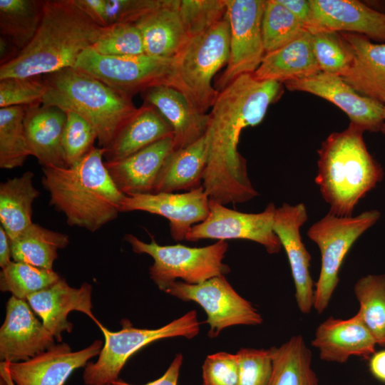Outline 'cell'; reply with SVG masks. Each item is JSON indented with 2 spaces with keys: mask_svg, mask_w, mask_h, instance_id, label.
Masks as SVG:
<instances>
[{
  "mask_svg": "<svg viewBox=\"0 0 385 385\" xmlns=\"http://www.w3.org/2000/svg\"><path fill=\"white\" fill-rule=\"evenodd\" d=\"M283 93L282 83L239 76L219 91L205 133L208 158L202 186L210 200L222 205L247 202L258 195L237 146L244 128L260 124Z\"/></svg>",
  "mask_w": 385,
  "mask_h": 385,
  "instance_id": "obj_1",
  "label": "cell"
},
{
  "mask_svg": "<svg viewBox=\"0 0 385 385\" xmlns=\"http://www.w3.org/2000/svg\"><path fill=\"white\" fill-rule=\"evenodd\" d=\"M103 29L73 0H45L36 35L14 59L1 65L0 80L43 76L73 67Z\"/></svg>",
  "mask_w": 385,
  "mask_h": 385,
  "instance_id": "obj_2",
  "label": "cell"
},
{
  "mask_svg": "<svg viewBox=\"0 0 385 385\" xmlns=\"http://www.w3.org/2000/svg\"><path fill=\"white\" fill-rule=\"evenodd\" d=\"M105 149L94 147L71 167H42L41 183L49 204L70 226L96 232L115 220L125 197L103 161Z\"/></svg>",
  "mask_w": 385,
  "mask_h": 385,
  "instance_id": "obj_3",
  "label": "cell"
},
{
  "mask_svg": "<svg viewBox=\"0 0 385 385\" xmlns=\"http://www.w3.org/2000/svg\"><path fill=\"white\" fill-rule=\"evenodd\" d=\"M364 132L350 123L343 131L331 133L318 150L315 183L329 212L337 216H351L359 201L383 179V169L369 153Z\"/></svg>",
  "mask_w": 385,
  "mask_h": 385,
  "instance_id": "obj_4",
  "label": "cell"
},
{
  "mask_svg": "<svg viewBox=\"0 0 385 385\" xmlns=\"http://www.w3.org/2000/svg\"><path fill=\"white\" fill-rule=\"evenodd\" d=\"M47 90L42 103L74 112L93 128L99 148L106 149L135 112L132 98L73 67L43 77Z\"/></svg>",
  "mask_w": 385,
  "mask_h": 385,
  "instance_id": "obj_5",
  "label": "cell"
},
{
  "mask_svg": "<svg viewBox=\"0 0 385 385\" xmlns=\"http://www.w3.org/2000/svg\"><path fill=\"white\" fill-rule=\"evenodd\" d=\"M230 55V26L225 16L204 34L189 40L174 58L171 86L182 92L200 113L213 106L219 91L212 86Z\"/></svg>",
  "mask_w": 385,
  "mask_h": 385,
  "instance_id": "obj_6",
  "label": "cell"
},
{
  "mask_svg": "<svg viewBox=\"0 0 385 385\" xmlns=\"http://www.w3.org/2000/svg\"><path fill=\"white\" fill-rule=\"evenodd\" d=\"M124 239L134 252L146 254L154 260L149 268L150 279L160 290L165 292L177 279L191 284H200L214 277L225 275L230 267L222 261L228 249L225 240L202 247L183 245H160L151 237L145 242L132 234Z\"/></svg>",
  "mask_w": 385,
  "mask_h": 385,
  "instance_id": "obj_7",
  "label": "cell"
},
{
  "mask_svg": "<svg viewBox=\"0 0 385 385\" xmlns=\"http://www.w3.org/2000/svg\"><path fill=\"white\" fill-rule=\"evenodd\" d=\"M121 329L111 332L100 322L97 324L105 342L98 358L88 362L83 372L85 385H107L118 379L128 359L140 349L157 340L183 337L192 339L200 331V322L195 310L158 329L134 327L127 319L120 321Z\"/></svg>",
  "mask_w": 385,
  "mask_h": 385,
  "instance_id": "obj_8",
  "label": "cell"
},
{
  "mask_svg": "<svg viewBox=\"0 0 385 385\" xmlns=\"http://www.w3.org/2000/svg\"><path fill=\"white\" fill-rule=\"evenodd\" d=\"M376 210L356 216H337L328 213L307 231L321 253V270L314 288L313 308L321 314L328 307L339 281L344 260L356 240L380 218Z\"/></svg>",
  "mask_w": 385,
  "mask_h": 385,
  "instance_id": "obj_9",
  "label": "cell"
},
{
  "mask_svg": "<svg viewBox=\"0 0 385 385\" xmlns=\"http://www.w3.org/2000/svg\"><path fill=\"white\" fill-rule=\"evenodd\" d=\"M73 68L132 98L155 86H171L174 58H158L146 54L106 56L88 48L78 56Z\"/></svg>",
  "mask_w": 385,
  "mask_h": 385,
  "instance_id": "obj_10",
  "label": "cell"
},
{
  "mask_svg": "<svg viewBox=\"0 0 385 385\" xmlns=\"http://www.w3.org/2000/svg\"><path fill=\"white\" fill-rule=\"evenodd\" d=\"M165 292L182 301H192L200 305L207 316L208 336L211 338L217 337L228 327L262 323L257 309L234 289L225 275L195 284L176 280Z\"/></svg>",
  "mask_w": 385,
  "mask_h": 385,
  "instance_id": "obj_11",
  "label": "cell"
},
{
  "mask_svg": "<svg viewBox=\"0 0 385 385\" xmlns=\"http://www.w3.org/2000/svg\"><path fill=\"white\" fill-rule=\"evenodd\" d=\"M264 0H226L230 26V55L225 70L217 81L220 91L235 78L253 73L265 54L262 19Z\"/></svg>",
  "mask_w": 385,
  "mask_h": 385,
  "instance_id": "obj_12",
  "label": "cell"
},
{
  "mask_svg": "<svg viewBox=\"0 0 385 385\" xmlns=\"http://www.w3.org/2000/svg\"><path fill=\"white\" fill-rule=\"evenodd\" d=\"M209 207L206 219L195 225L185 240L240 239L262 245L270 254H277L281 250L282 245L273 230L277 208L273 202L258 213L242 212L210 200Z\"/></svg>",
  "mask_w": 385,
  "mask_h": 385,
  "instance_id": "obj_13",
  "label": "cell"
},
{
  "mask_svg": "<svg viewBox=\"0 0 385 385\" xmlns=\"http://www.w3.org/2000/svg\"><path fill=\"white\" fill-rule=\"evenodd\" d=\"M210 198L202 186L185 192H152L125 195L120 212L144 211L165 217L175 241L185 240L191 228L209 214Z\"/></svg>",
  "mask_w": 385,
  "mask_h": 385,
  "instance_id": "obj_14",
  "label": "cell"
},
{
  "mask_svg": "<svg viewBox=\"0 0 385 385\" xmlns=\"http://www.w3.org/2000/svg\"><path fill=\"white\" fill-rule=\"evenodd\" d=\"M284 84L289 91L309 93L332 103L364 131L381 130L384 105L359 93L338 75L320 71Z\"/></svg>",
  "mask_w": 385,
  "mask_h": 385,
  "instance_id": "obj_15",
  "label": "cell"
},
{
  "mask_svg": "<svg viewBox=\"0 0 385 385\" xmlns=\"http://www.w3.org/2000/svg\"><path fill=\"white\" fill-rule=\"evenodd\" d=\"M307 219L303 203L291 205L284 202L276 208L273 222L274 232L288 258L297 307L304 314H309L313 307L315 288L309 272L311 255L300 235V228Z\"/></svg>",
  "mask_w": 385,
  "mask_h": 385,
  "instance_id": "obj_16",
  "label": "cell"
},
{
  "mask_svg": "<svg viewBox=\"0 0 385 385\" xmlns=\"http://www.w3.org/2000/svg\"><path fill=\"white\" fill-rule=\"evenodd\" d=\"M26 300L11 296L0 329V359L26 361L55 345V338L35 316Z\"/></svg>",
  "mask_w": 385,
  "mask_h": 385,
  "instance_id": "obj_17",
  "label": "cell"
},
{
  "mask_svg": "<svg viewBox=\"0 0 385 385\" xmlns=\"http://www.w3.org/2000/svg\"><path fill=\"white\" fill-rule=\"evenodd\" d=\"M102 347L103 342L96 340L73 351L68 344L59 342L26 361L8 362L9 372L16 385H64L71 374L85 367Z\"/></svg>",
  "mask_w": 385,
  "mask_h": 385,
  "instance_id": "obj_18",
  "label": "cell"
},
{
  "mask_svg": "<svg viewBox=\"0 0 385 385\" xmlns=\"http://www.w3.org/2000/svg\"><path fill=\"white\" fill-rule=\"evenodd\" d=\"M310 3L309 32L353 33L385 43V13L356 0H310Z\"/></svg>",
  "mask_w": 385,
  "mask_h": 385,
  "instance_id": "obj_19",
  "label": "cell"
},
{
  "mask_svg": "<svg viewBox=\"0 0 385 385\" xmlns=\"http://www.w3.org/2000/svg\"><path fill=\"white\" fill-rule=\"evenodd\" d=\"M91 293L92 286L89 283H83L76 288L61 278L50 287L30 295L26 302L55 339L61 342L62 333H70L73 329L72 323L67 319L71 311L86 314L96 324L99 322L92 312Z\"/></svg>",
  "mask_w": 385,
  "mask_h": 385,
  "instance_id": "obj_20",
  "label": "cell"
},
{
  "mask_svg": "<svg viewBox=\"0 0 385 385\" xmlns=\"http://www.w3.org/2000/svg\"><path fill=\"white\" fill-rule=\"evenodd\" d=\"M311 344L322 360L342 364L352 356L371 357L377 344L356 313L346 319L328 317L318 325Z\"/></svg>",
  "mask_w": 385,
  "mask_h": 385,
  "instance_id": "obj_21",
  "label": "cell"
},
{
  "mask_svg": "<svg viewBox=\"0 0 385 385\" xmlns=\"http://www.w3.org/2000/svg\"><path fill=\"white\" fill-rule=\"evenodd\" d=\"M140 94L144 103L155 107L171 126L174 150L186 148L205 135L208 114L197 111L178 89L158 85Z\"/></svg>",
  "mask_w": 385,
  "mask_h": 385,
  "instance_id": "obj_22",
  "label": "cell"
},
{
  "mask_svg": "<svg viewBox=\"0 0 385 385\" xmlns=\"http://www.w3.org/2000/svg\"><path fill=\"white\" fill-rule=\"evenodd\" d=\"M173 150V137L170 136L124 159L105 161V165L115 186L125 195L152 193L161 168Z\"/></svg>",
  "mask_w": 385,
  "mask_h": 385,
  "instance_id": "obj_23",
  "label": "cell"
},
{
  "mask_svg": "<svg viewBox=\"0 0 385 385\" xmlns=\"http://www.w3.org/2000/svg\"><path fill=\"white\" fill-rule=\"evenodd\" d=\"M66 114L62 109L43 103L27 106L24 120L30 155L42 167H66L61 145Z\"/></svg>",
  "mask_w": 385,
  "mask_h": 385,
  "instance_id": "obj_24",
  "label": "cell"
},
{
  "mask_svg": "<svg viewBox=\"0 0 385 385\" xmlns=\"http://www.w3.org/2000/svg\"><path fill=\"white\" fill-rule=\"evenodd\" d=\"M340 33L354 53L351 67L342 78L359 93L385 105V43H373L360 34Z\"/></svg>",
  "mask_w": 385,
  "mask_h": 385,
  "instance_id": "obj_25",
  "label": "cell"
},
{
  "mask_svg": "<svg viewBox=\"0 0 385 385\" xmlns=\"http://www.w3.org/2000/svg\"><path fill=\"white\" fill-rule=\"evenodd\" d=\"M179 0H163L162 4L135 23L143 42L145 54L173 58L189 41L178 6Z\"/></svg>",
  "mask_w": 385,
  "mask_h": 385,
  "instance_id": "obj_26",
  "label": "cell"
},
{
  "mask_svg": "<svg viewBox=\"0 0 385 385\" xmlns=\"http://www.w3.org/2000/svg\"><path fill=\"white\" fill-rule=\"evenodd\" d=\"M170 136L173 137V131L168 121L155 107L143 103L105 149V161L124 159Z\"/></svg>",
  "mask_w": 385,
  "mask_h": 385,
  "instance_id": "obj_27",
  "label": "cell"
},
{
  "mask_svg": "<svg viewBox=\"0 0 385 385\" xmlns=\"http://www.w3.org/2000/svg\"><path fill=\"white\" fill-rule=\"evenodd\" d=\"M320 72L316 61L312 34L305 31L287 45L265 54L253 76L258 80L285 83Z\"/></svg>",
  "mask_w": 385,
  "mask_h": 385,
  "instance_id": "obj_28",
  "label": "cell"
},
{
  "mask_svg": "<svg viewBox=\"0 0 385 385\" xmlns=\"http://www.w3.org/2000/svg\"><path fill=\"white\" fill-rule=\"evenodd\" d=\"M207 158L206 135L186 148L173 150L161 168L153 192L190 191L202 186Z\"/></svg>",
  "mask_w": 385,
  "mask_h": 385,
  "instance_id": "obj_29",
  "label": "cell"
},
{
  "mask_svg": "<svg viewBox=\"0 0 385 385\" xmlns=\"http://www.w3.org/2000/svg\"><path fill=\"white\" fill-rule=\"evenodd\" d=\"M34 177V173L26 171L0 184V223L10 240L33 223V204L40 195Z\"/></svg>",
  "mask_w": 385,
  "mask_h": 385,
  "instance_id": "obj_30",
  "label": "cell"
},
{
  "mask_svg": "<svg viewBox=\"0 0 385 385\" xmlns=\"http://www.w3.org/2000/svg\"><path fill=\"white\" fill-rule=\"evenodd\" d=\"M270 349L272 373L269 385H319L311 366V351L302 335H294L280 346Z\"/></svg>",
  "mask_w": 385,
  "mask_h": 385,
  "instance_id": "obj_31",
  "label": "cell"
},
{
  "mask_svg": "<svg viewBox=\"0 0 385 385\" xmlns=\"http://www.w3.org/2000/svg\"><path fill=\"white\" fill-rule=\"evenodd\" d=\"M10 241L13 261L53 270V263L58 258V250L67 247L69 237L33 222Z\"/></svg>",
  "mask_w": 385,
  "mask_h": 385,
  "instance_id": "obj_32",
  "label": "cell"
},
{
  "mask_svg": "<svg viewBox=\"0 0 385 385\" xmlns=\"http://www.w3.org/2000/svg\"><path fill=\"white\" fill-rule=\"evenodd\" d=\"M45 0H0V33L18 51L24 49L40 26Z\"/></svg>",
  "mask_w": 385,
  "mask_h": 385,
  "instance_id": "obj_33",
  "label": "cell"
},
{
  "mask_svg": "<svg viewBox=\"0 0 385 385\" xmlns=\"http://www.w3.org/2000/svg\"><path fill=\"white\" fill-rule=\"evenodd\" d=\"M354 292L359 304L357 314L376 344L385 347V274L361 277L354 286Z\"/></svg>",
  "mask_w": 385,
  "mask_h": 385,
  "instance_id": "obj_34",
  "label": "cell"
},
{
  "mask_svg": "<svg viewBox=\"0 0 385 385\" xmlns=\"http://www.w3.org/2000/svg\"><path fill=\"white\" fill-rule=\"evenodd\" d=\"M26 106L0 108V168L14 169L31 155L24 120Z\"/></svg>",
  "mask_w": 385,
  "mask_h": 385,
  "instance_id": "obj_35",
  "label": "cell"
},
{
  "mask_svg": "<svg viewBox=\"0 0 385 385\" xmlns=\"http://www.w3.org/2000/svg\"><path fill=\"white\" fill-rule=\"evenodd\" d=\"M61 277L53 270L11 261L0 272V289L22 300L58 282Z\"/></svg>",
  "mask_w": 385,
  "mask_h": 385,
  "instance_id": "obj_36",
  "label": "cell"
},
{
  "mask_svg": "<svg viewBox=\"0 0 385 385\" xmlns=\"http://www.w3.org/2000/svg\"><path fill=\"white\" fill-rule=\"evenodd\" d=\"M305 31L304 25L278 0L265 1L262 19L265 53L287 45Z\"/></svg>",
  "mask_w": 385,
  "mask_h": 385,
  "instance_id": "obj_37",
  "label": "cell"
},
{
  "mask_svg": "<svg viewBox=\"0 0 385 385\" xmlns=\"http://www.w3.org/2000/svg\"><path fill=\"white\" fill-rule=\"evenodd\" d=\"M311 33V32H310ZM312 47L320 71L343 77L354 61L353 50L340 32H312Z\"/></svg>",
  "mask_w": 385,
  "mask_h": 385,
  "instance_id": "obj_38",
  "label": "cell"
},
{
  "mask_svg": "<svg viewBox=\"0 0 385 385\" xmlns=\"http://www.w3.org/2000/svg\"><path fill=\"white\" fill-rule=\"evenodd\" d=\"M178 11L190 40L204 34L226 16V0H179Z\"/></svg>",
  "mask_w": 385,
  "mask_h": 385,
  "instance_id": "obj_39",
  "label": "cell"
},
{
  "mask_svg": "<svg viewBox=\"0 0 385 385\" xmlns=\"http://www.w3.org/2000/svg\"><path fill=\"white\" fill-rule=\"evenodd\" d=\"M91 48L106 56L145 54L141 33L135 24H115L103 27L101 36Z\"/></svg>",
  "mask_w": 385,
  "mask_h": 385,
  "instance_id": "obj_40",
  "label": "cell"
},
{
  "mask_svg": "<svg viewBox=\"0 0 385 385\" xmlns=\"http://www.w3.org/2000/svg\"><path fill=\"white\" fill-rule=\"evenodd\" d=\"M61 145L66 167H71L81 160L95 146L97 134L92 125L78 114L65 111Z\"/></svg>",
  "mask_w": 385,
  "mask_h": 385,
  "instance_id": "obj_41",
  "label": "cell"
},
{
  "mask_svg": "<svg viewBox=\"0 0 385 385\" xmlns=\"http://www.w3.org/2000/svg\"><path fill=\"white\" fill-rule=\"evenodd\" d=\"M47 86L42 76L0 80V108L42 103Z\"/></svg>",
  "mask_w": 385,
  "mask_h": 385,
  "instance_id": "obj_42",
  "label": "cell"
},
{
  "mask_svg": "<svg viewBox=\"0 0 385 385\" xmlns=\"http://www.w3.org/2000/svg\"><path fill=\"white\" fill-rule=\"evenodd\" d=\"M237 385H269L272 373L271 349L242 348L237 353Z\"/></svg>",
  "mask_w": 385,
  "mask_h": 385,
  "instance_id": "obj_43",
  "label": "cell"
},
{
  "mask_svg": "<svg viewBox=\"0 0 385 385\" xmlns=\"http://www.w3.org/2000/svg\"><path fill=\"white\" fill-rule=\"evenodd\" d=\"M202 385H237V354L220 351L208 355L202 366Z\"/></svg>",
  "mask_w": 385,
  "mask_h": 385,
  "instance_id": "obj_44",
  "label": "cell"
},
{
  "mask_svg": "<svg viewBox=\"0 0 385 385\" xmlns=\"http://www.w3.org/2000/svg\"><path fill=\"white\" fill-rule=\"evenodd\" d=\"M162 2L163 0H105L107 26L135 24Z\"/></svg>",
  "mask_w": 385,
  "mask_h": 385,
  "instance_id": "obj_45",
  "label": "cell"
},
{
  "mask_svg": "<svg viewBox=\"0 0 385 385\" xmlns=\"http://www.w3.org/2000/svg\"><path fill=\"white\" fill-rule=\"evenodd\" d=\"M183 357L176 354L169 367L159 379L143 385H177ZM107 385H133L121 380H116Z\"/></svg>",
  "mask_w": 385,
  "mask_h": 385,
  "instance_id": "obj_46",
  "label": "cell"
},
{
  "mask_svg": "<svg viewBox=\"0 0 385 385\" xmlns=\"http://www.w3.org/2000/svg\"><path fill=\"white\" fill-rule=\"evenodd\" d=\"M89 19L101 27L107 26L105 0H73Z\"/></svg>",
  "mask_w": 385,
  "mask_h": 385,
  "instance_id": "obj_47",
  "label": "cell"
},
{
  "mask_svg": "<svg viewBox=\"0 0 385 385\" xmlns=\"http://www.w3.org/2000/svg\"><path fill=\"white\" fill-rule=\"evenodd\" d=\"M278 1L304 25L307 30L308 29L312 16L310 0Z\"/></svg>",
  "mask_w": 385,
  "mask_h": 385,
  "instance_id": "obj_48",
  "label": "cell"
},
{
  "mask_svg": "<svg viewBox=\"0 0 385 385\" xmlns=\"http://www.w3.org/2000/svg\"><path fill=\"white\" fill-rule=\"evenodd\" d=\"M369 366L371 374L385 383V349L376 351L370 357Z\"/></svg>",
  "mask_w": 385,
  "mask_h": 385,
  "instance_id": "obj_49",
  "label": "cell"
},
{
  "mask_svg": "<svg viewBox=\"0 0 385 385\" xmlns=\"http://www.w3.org/2000/svg\"><path fill=\"white\" fill-rule=\"evenodd\" d=\"M11 241L10 239L4 230V229L0 226V267L1 269L7 266L11 262Z\"/></svg>",
  "mask_w": 385,
  "mask_h": 385,
  "instance_id": "obj_50",
  "label": "cell"
},
{
  "mask_svg": "<svg viewBox=\"0 0 385 385\" xmlns=\"http://www.w3.org/2000/svg\"><path fill=\"white\" fill-rule=\"evenodd\" d=\"M0 376L3 377L6 381L8 385H16L11 379L9 369V363L6 361H1Z\"/></svg>",
  "mask_w": 385,
  "mask_h": 385,
  "instance_id": "obj_51",
  "label": "cell"
},
{
  "mask_svg": "<svg viewBox=\"0 0 385 385\" xmlns=\"http://www.w3.org/2000/svg\"><path fill=\"white\" fill-rule=\"evenodd\" d=\"M381 132L385 134V105H384V124L382 125Z\"/></svg>",
  "mask_w": 385,
  "mask_h": 385,
  "instance_id": "obj_52",
  "label": "cell"
},
{
  "mask_svg": "<svg viewBox=\"0 0 385 385\" xmlns=\"http://www.w3.org/2000/svg\"><path fill=\"white\" fill-rule=\"evenodd\" d=\"M0 385H8L6 381L1 376H0Z\"/></svg>",
  "mask_w": 385,
  "mask_h": 385,
  "instance_id": "obj_53",
  "label": "cell"
}]
</instances>
